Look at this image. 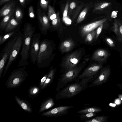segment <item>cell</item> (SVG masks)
<instances>
[{
    "label": "cell",
    "instance_id": "1",
    "mask_svg": "<svg viewBox=\"0 0 122 122\" xmlns=\"http://www.w3.org/2000/svg\"><path fill=\"white\" fill-rule=\"evenodd\" d=\"M88 86L83 84L80 81L69 84L58 92L55 98L58 101L72 97L87 88Z\"/></svg>",
    "mask_w": 122,
    "mask_h": 122
},
{
    "label": "cell",
    "instance_id": "2",
    "mask_svg": "<svg viewBox=\"0 0 122 122\" xmlns=\"http://www.w3.org/2000/svg\"><path fill=\"white\" fill-rule=\"evenodd\" d=\"M85 65V63H81L72 70L60 75L58 79L56 91L58 92L69 83L75 81Z\"/></svg>",
    "mask_w": 122,
    "mask_h": 122
},
{
    "label": "cell",
    "instance_id": "3",
    "mask_svg": "<svg viewBox=\"0 0 122 122\" xmlns=\"http://www.w3.org/2000/svg\"><path fill=\"white\" fill-rule=\"evenodd\" d=\"M102 67L101 65L97 64L90 65L84 70L75 81H80L83 84L89 85L88 83L92 82L97 77V74Z\"/></svg>",
    "mask_w": 122,
    "mask_h": 122
},
{
    "label": "cell",
    "instance_id": "4",
    "mask_svg": "<svg viewBox=\"0 0 122 122\" xmlns=\"http://www.w3.org/2000/svg\"><path fill=\"white\" fill-rule=\"evenodd\" d=\"M81 51H76L66 56L61 65V72L64 73L75 67L78 65L82 56Z\"/></svg>",
    "mask_w": 122,
    "mask_h": 122
},
{
    "label": "cell",
    "instance_id": "5",
    "mask_svg": "<svg viewBox=\"0 0 122 122\" xmlns=\"http://www.w3.org/2000/svg\"><path fill=\"white\" fill-rule=\"evenodd\" d=\"M24 67L15 70L11 73L6 82L5 85L7 88L16 87L25 80L28 75Z\"/></svg>",
    "mask_w": 122,
    "mask_h": 122
},
{
    "label": "cell",
    "instance_id": "6",
    "mask_svg": "<svg viewBox=\"0 0 122 122\" xmlns=\"http://www.w3.org/2000/svg\"><path fill=\"white\" fill-rule=\"evenodd\" d=\"M34 33L32 26L27 24L24 27L23 43L20 53L21 60L23 61H26L28 58L29 51Z\"/></svg>",
    "mask_w": 122,
    "mask_h": 122
},
{
    "label": "cell",
    "instance_id": "7",
    "mask_svg": "<svg viewBox=\"0 0 122 122\" xmlns=\"http://www.w3.org/2000/svg\"><path fill=\"white\" fill-rule=\"evenodd\" d=\"M52 51L51 42L46 39L41 42L37 59V64H40L45 61L51 55Z\"/></svg>",
    "mask_w": 122,
    "mask_h": 122
},
{
    "label": "cell",
    "instance_id": "8",
    "mask_svg": "<svg viewBox=\"0 0 122 122\" xmlns=\"http://www.w3.org/2000/svg\"><path fill=\"white\" fill-rule=\"evenodd\" d=\"M17 37L18 36H13L9 41L6 45L4 53L0 61V78L1 77L3 70L5 67L6 63L9 57Z\"/></svg>",
    "mask_w": 122,
    "mask_h": 122
},
{
    "label": "cell",
    "instance_id": "9",
    "mask_svg": "<svg viewBox=\"0 0 122 122\" xmlns=\"http://www.w3.org/2000/svg\"><path fill=\"white\" fill-rule=\"evenodd\" d=\"M21 36H18L15 41L8 62L5 67V70L2 76L3 77L8 70L12 62L16 58L21 48L22 38Z\"/></svg>",
    "mask_w": 122,
    "mask_h": 122
},
{
    "label": "cell",
    "instance_id": "10",
    "mask_svg": "<svg viewBox=\"0 0 122 122\" xmlns=\"http://www.w3.org/2000/svg\"><path fill=\"white\" fill-rule=\"evenodd\" d=\"M73 107L74 106L72 105L60 106L43 113L41 115L50 117L62 116L68 114L69 110Z\"/></svg>",
    "mask_w": 122,
    "mask_h": 122
},
{
    "label": "cell",
    "instance_id": "11",
    "mask_svg": "<svg viewBox=\"0 0 122 122\" xmlns=\"http://www.w3.org/2000/svg\"><path fill=\"white\" fill-rule=\"evenodd\" d=\"M33 36L31 45L30 57L31 62L35 64L37 61L39 50L40 35L37 33Z\"/></svg>",
    "mask_w": 122,
    "mask_h": 122
},
{
    "label": "cell",
    "instance_id": "12",
    "mask_svg": "<svg viewBox=\"0 0 122 122\" xmlns=\"http://www.w3.org/2000/svg\"><path fill=\"white\" fill-rule=\"evenodd\" d=\"M110 69L109 68H104L101 70L99 76L88 85L89 87L101 85L105 83L110 76Z\"/></svg>",
    "mask_w": 122,
    "mask_h": 122
},
{
    "label": "cell",
    "instance_id": "13",
    "mask_svg": "<svg viewBox=\"0 0 122 122\" xmlns=\"http://www.w3.org/2000/svg\"><path fill=\"white\" fill-rule=\"evenodd\" d=\"M108 19L105 17L101 20H98L86 25L82 27L81 29L80 33L82 37H84L88 33L95 30L101 24L105 22Z\"/></svg>",
    "mask_w": 122,
    "mask_h": 122
},
{
    "label": "cell",
    "instance_id": "14",
    "mask_svg": "<svg viewBox=\"0 0 122 122\" xmlns=\"http://www.w3.org/2000/svg\"><path fill=\"white\" fill-rule=\"evenodd\" d=\"M38 15L41 30L43 32H46L50 26L48 18L44 13H42L39 9L38 10Z\"/></svg>",
    "mask_w": 122,
    "mask_h": 122
},
{
    "label": "cell",
    "instance_id": "15",
    "mask_svg": "<svg viewBox=\"0 0 122 122\" xmlns=\"http://www.w3.org/2000/svg\"><path fill=\"white\" fill-rule=\"evenodd\" d=\"M112 29L116 35L117 39L122 44V21L119 19H115Z\"/></svg>",
    "mask_w": 122,
    "mask_h": 122
},
{
    "label": "cell",
    "instance_id": "16",
    "mask_svg": "<svg viewBox=\"0 0 122 122\" xmlns=\"http://www.w3.org/2000/svg\"><path fill=\"white\" fill-rule=\"evenodd\" d=\"M107 51L105 49H100L97 50L93 53L92 59L94 61L102 62L105 61L109 56Z\"/></svg>",
    "mask_w": 122,
    "mask_h": 122
},
{
    "label": "cell",
    "instance_id": "17",
    "mask_svg": "<svg viewBox=\"0 0 122 122\" xmlns=\"http://www.w3.org/2000/svg\"><path fill=\"white\" fill-rule=\"evenodd\" d=\"M75 45V43L72 40H67L63 41L61 44L60 46V49L62 52H66L71 50Z\"/></svg>",
    "mask_w": 122,
    "mask_h": 122
},
{
    "label": "cell",
    "instance_id": "18",
    "mask_svg": "<svg viewBox=\"0 0 122 122\" xmlns=\"http://www.w3.org/2000/svg\"><path fill=\"white\" fill-rule=\"evenodd\" d=\"M15 5V3L13 1L5 5L0 10V17H4L9 14L14 8Z\"/></svg>",
    "mask_w": 122,
    "mask_h": 122
},
{
    "label": "cell",
    "instance_id": "19",
    "mask_svg": "<svg viewBox=\"0 0 122 122\" xmlns=\"http://www.w3.org/2000/svg\"><path fill=\"white\" fill-rule=\"evenodd\" d=\"M56 70L52 68L50 70L47 77L43 85L41 87L42 89H43L49 86L52 82L54 79Z\"/></svg>",
    "mask_w": 122,
    "mask_h": 122
},
{
    "label": "cell",
    "instance_id": "20",
    "mask_svg": "<svg viewBox=\"0 0 122 122\" xmlns=\"http://www.w3.org/2000/svg\"><path fill=\"white\" fill-rule=\"evenodd\" d=\"M54 105L55 103L53 99L52 98H48L41 104L39 113L51 108Z\"/></svg>",
    "mask_w": 122,
    "mask_h": 122
},
{
    "label": "cell",
    "instance_id": "21",
    "mask_svg": "<svg viewBox=\"0 0 122 122\" xmlns=\"http://www.w3.org/2000/svg\"><path fill=\"white\" fill-rule=\"evenodd\" d=\"M15 98L17 103L25 111L30 113L32 112V110L30 105L26 102L21 100L16 96Z\"/></svg>",
    "mask_w": 122,
    "mask_h": 122
},
{
    "label": "cell",
    "instance_id": "22",
    "mask_svg": "<svg viewBox=\"0 0 122 122\" xmlns=\"http://www.w3.org/2000/svg\"><path fill=\"white\" fill-rule=\"evenodd\" d=\"M14 8L9 14L4 16L1 21L0 24V28L2 30L5 29L14 13Z\"/></svg>",
    "mask_w": 122,
    "mask_h": 122
},
{
    "label": "cell",
    "instance_id": "23",
    "mask_svg": "<svg viewBox=\"0 0 122 122\" xmlns=\"http://www.w3.org/2000/svg\"><path fill=\"white\" fill-rule=\"evenodd\" d=\"M102 110L100 108L95 107H87L81 110L78 111L77 113L81 114L87 113H96L100 112Z\"/></svg>",
    "mask_w": 122,
    "mask_h": 122
},
{
    "label": "cell",
    "instance_id": "24",
    "mask_svg": "<svg viewBox=\"0 0 122 122\" xmlns=\"http://www.w3.org/2000/svg\"><path fill=\"white\" fill-rule=\"evenodd\" d=\"M18 22L14 18L12 17L9 21L5 29L6 32H8L13 30L19 24Z\"/></svg>",
    "mask_w": 122,
    "mask_h": 122
},
{
    "label": "cell",
    "instance_id": "25",
    "mask_svg": "<svg viewBox=\"0 0 122 122\" xmlns=\"http://www.w3.org/2000/svg\"><path fill=\"white\" fill-rule=\"evenodd\" d=\"M111 3L106 1H101L96 4L95 5V10H102L110 5Z\"/></svg>",
    "mask_w": 122,
    "mask_h": 122
},
{
    "label": "cell",
    "instance_id": "26",
    "mask_svg": "<svg viewBox=\"0 0 122 122\" xmlns=\"http://www.w3.org/2000/svg\"><path fill=\"white\" fill-rule=\"evenodd\" d=\"M96 30H94L88 33L86 35L85 41L86 42L91 43L95 38Z\"/></svg>",
    "mask_w": 122,
    "mask_h": 122
},
{
    "label": "cell",
    "instance_id": "27",
    "mask_svg": "<svg viewBox=\"0 0 122 122\" xmlns=\"http://www.w3.org/2000/svg\"><path fill=\"white\" fill-rule=\"evenodd\" d=\"M97 115L95 113H87L80 114V118L82 120L86 121L89 120Z\"/></svg>",
    "mask_w": 122,
    "mask_h": 122
},
{
    "label": "cell",
    "instance_id": "28",
    "mask_svg": "<svg viewBox=\"0 0 122 122\" xmlns=\"http://www.w3.org/2000/svg\"><path fill=\"white\" fill-rule=\"evenodd\" d=\"M107 118L105 116H98L93 117L84 122H105L107 121Z\"/></svg>",
    "mask_w": 122,
    "mask_h": 122
},
{
    "label": "cell",
    "instance_id": "29",
    "mask_svg": "<svg viewBox=\"0 0 122 122\" xmlns=\"http://www.w3.org/2000/svg\"><path fill=\"white\" fill-rule=\"evenodd\" d=\"M48 15L49 19L51 20H52L56 18L57 15L53 8L50 5L48 6Z\"/></svg>",
    "mask_w": 122,
    "mask_h": 122
},
{
    "label": "cell",
    "instance_id": "30",
    "mask_svg": "<svg viewBox=\"0 0 122 122\" xmlns=\"http://www.w3.org/2000/svg\"><path fill=\"white\" fill-rule=\"evenodd\" d=\"M23 16V12L19 8H16L15 12V16L16 20L19 22L22 19Z\"/></svg>",
    "mask_w": 122,
    "mask_h": 122
},
{
    "label": "cell",
    "instance_id": "31",
    "mask_svg": "<svg viewBox=\"0 0 122 122\" xmlns=\"http://www.w3.org/2000/svg\"><path fill=\"white\" fill-rule=\"evenodd\" d=\"M87 11V8H86L81 12L77 19L76 23L78 24L83 21L85 18Z\"/></svg>",
    "mask_w": 122,
    "mask_h": 122
},
{
    "label": "cell",
    "instance_id": "32",
    "mask_svg": "<svg viewBox=\"0 0 122 122\" xmlns=\"http://www.w3.org/2000/svg\"><path fill=\"white\" fill-rule=\"evenodd\" d=\"M40 90L39 88L36 86L32 87L29 89V95L32 97L38 94L40 92Z\"/></svg>",
    "mask_w": 122,
    "mask_h": 122
},
{
    "label": "cell",
    "instance_id": "33",
    "mask_svg": "<svg viewBox=\"0 0 122 122\" xmlns=\"http://www.w3.org/2000/svg\"><path fill=\"white\" fill-rule=\"evenodd\" d=\"M15 32V31H12L3 36L0 45L13 35Z\"/></svg>",
    "mask_w": 122,
    "mask_h": 122
},
{
    "label": "cell",
    "instance_id": "34",
    "mask_svg": "<svg viewBox=\"0 0 122 122\" xmlns=\"http://www.w3.org/2000/svg\"><path fill=\"white\" fill-rule=\"evenodd\" d=\"M56 17L52 20V24L53 28H55L60 23V19L58 13L57 14Z\"/></svg>",
    "mask_w": 122,
    "mask_h": 122
},
{
    "label": "cell",
    "instance_id": "35",
    "mask_svg": "<svg viewBox=\"0 0 122 122\" xmlns=\"http://www.w3.org/2000/svg\"><path fill=\"white\" fill-rule=\"evenodd\" d=\"M105 23L101 24L97 27L96 30V34L95 38V39L96 40L97 39L99 35L101 33L104 26V24Z\"/></svg>",
    "mask_w": 122,
    "mask_h": 122
},
{
    "label": "cell",
    "instance_id": "36",
    "mask_svg": "<svg viewBox=\"0 0 122 122\" xmlns=\"http://www.w3.org/2000/svg\"><path fill=\"white\" fill-rule=\"evenodd\" d=\"M48 1L46 0H40V5L41 7L44 10H46L47 7Z\"/></svg>",
    "mask_w": 122,
    "mask_h": 122
},
{
    "label": "cell",
    "instance_id": "37",
    "mask_svg": "<svg viewBox=\"0 0 122 122\" xmlns=\"http://www.w3.org/2000/svg\"><path fill=\"white\" fill-rule=\"evenodd\" d=\"M28 15L31 18H34L35 17L34 10L32 6H30L29 8Z\"/></svg>",
    "mask_w": 122,
    "mask_h": 122
},
{
    "label": "cell",
    "instance_id": "38",
    "mask_svg": "<svg viewBox=\"0 0 122 122\" xmlns=\"http://www.w3.org/2000/svg\"><path fill=\"white\" fill-rule=\"evenodd\" d=\"M106 42L110 47H114L115 46V43L110 38H106L105 39Z\"/></svg>",
    "mask_w": 122,
    "mask_h": 122
},
{
    "label": "cell",
    "instance_id": "39",
    "mask_svg": "<svg viewBox=\"0 0 122 122\" xmlns=\"http://www.w3.org/2000/svg\"><path fill=\"white\" fill-rule=\"evenodd\" d=\"M69 8V4L68 2H67L65 7V9L63 12V19H64L66 18L67 16V13L68 12Z\"/></svg>",
    "mask_w": 122,
    "mask_h": 122
},
{
    "label": "cell",
    "instance_id": "40",
    "mask_svg": "<svg viewBox=\"0 0 122 122\" xmlns=\"http://www.w3.org/2000/svg\"><path fill=\"white\" fill-rule=\"evenodd\" d=\"M48 76V74H46L41 79L40 84V86L41 87L43 85L47 77Z\"/></svg>",
    "mask_w": 122,
    "mask_h": 122
},
{
    "label": "cell",
    "instance_id": "41",
    "mask_svg": "<svg viewBox=\"0 0 122 122\" xmlns=\"http://www.w3.org/2000/svg\"><path fill=\"white\" fill-rule=\"evenodd\" d=\"M76 6V3L74 2H71L70 5V8L72 9L74 8Z\"/></svg>",
    "mask_w": 122,
    "mask_h": 122
},
{
    "label": "cell",
    "instance_id": "42",
    "mask_svg": "<svg viewBox=\"0 0 122 122\" xmlns=\"http://www.w3.org/2000/svg\"><path fill=\"white\" fill-rule=\"evenodd\" d=\"M63 20H64V21H65V22L68 24H70L71 22V20L68 18H65Z\"/></svg>",
    "mask_w": 122,
    "mask_h": 122
},
{
    "label": "cell",
    "instance_id": "43",
    "mask_svg": "<svg viewBox=\"0 0 122 122\" xmlns=\"http://www.w3.org/2000/svg\"><path fill=\"white\" fill-rule=\"evenodd\" d=\"M115 102L117 104L119 105L121 103V101L119 98L115 100Z\"/></svg>",
    "mask_w": 122,
    "mask_h": 122
},
{
    "label": "cell",
    "instance_id": "44",
    "mask_svg": "<svg viewBox=\"0 0 122 122\" xmlns=\"http://www.w3.org/2000/svg\"><path fill=\"white\" fill-rule=\"evenodd\" d=\"M19 1L22 6H24L25 4V0H19Z\"/></svg>",
    "mask_w": 122,
    "mask_h": 122
},
{
    "label": "cell",
    "instance_id": "45",
    "mask_svg": "<svg viewBox=\"0 0 122 122\" xmlns=\"http://www.w3.org/2000/svg\"><path fill=\"white\" fill-rule=\"evenodd\" d=\"M10 0H0V5H1L5 2Z\"/></svg>",
    "mask_w": 122,
    "mask_h": 122
},
{
    "label": "cell",
    "instance_id": "46",
    "mask_svg": "<svg viewBox=\"0 0 122 122\" xmlns=\"http://www.w3.org/2000/svg\"><path fill=\"white\" fill-rule=\"evenodd\" d=\"M109 105L111 107H115L116 105L115 104H113V103H110L109 104Z\"/></svg>",
    "mask_w": 122,
    "mask_h": 122
},
{
    "label": "cell",
    "instance_id": "47",
    "mask_svg": "<svg viewBox=\"0 0 122 122\" xmlns=\"http://www.w3.org/2000/svg\"><path fill=\"white\" fill-rule=\"evenodd\" d=\"M118 97H119V98L121 100H122V95L121 94H119Z\"/></svg>",
    "mask_w": 122,
    "mask_h": 122
},
{
    "label": "cell",
    "instance_id": "48",
    "mask_svg": "<svg viewBox=\"0 0 122 122\" xmlns=\"http://www.w3.org/2000/svg\"><path fill=\"white\" fill-rule=\"evenodd\" d=\"M3 36L2 35H0V44H1V42Z\"/></svg>",
    "mask_w": 122,
    "mask_h": 122
},
{
    "label": "cell",
    "instance_id": "49",
    "mask_svg": "<svg viewBox=\"0 0 122 122\" xmlns=\"http://www.w3.org/2000/svg\"><path fill=\"white\" fill-rule=\"evenodd\" d=\"M120 88L122 90V86H120Z\"/></svg>",
    "mask_w": 122,
    "mask_h": 122
},
{
    "label": "cell",
    "instance_id": "50",
    "mask_svg": "<svg viewBox=\"0 0 122 122\" xmlns=\"http://www.w3.org/2000/svg\"><path fill=\"white\" fill-rule=\"evenodd\" d=\"M26 0V1H27L28 0Z\"/></svg>",
    "mask_w": 122,
    "mask_h": 122
}]
</instances>
